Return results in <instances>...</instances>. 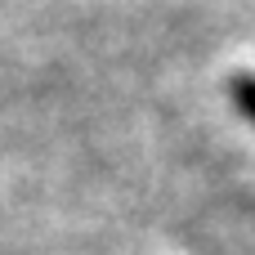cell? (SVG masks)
Returning a JSON list of instances; mask_svg holds the SVG:
<instances>
[{
	"label": "cell",
	"mask_w": 255,
	"mask_h": 255,
	"mask_svg": "<svg viewBox=\"0 0 255 255\" xmlns=\"http://www.w3.org/2000/svg\"><path fill=\"white\" fill-rule=\"evenodd\" d=\"M233 103L242 108L247 121H255V76H238L233 81Z\"/></svg>",
	"instance_id": "obj_1"
}]
</instances>
